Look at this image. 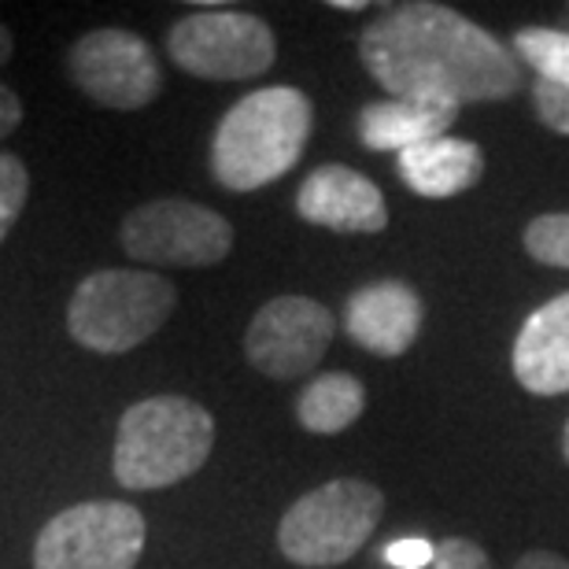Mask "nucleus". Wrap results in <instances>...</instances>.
Returning a JSON list of instances; mask_svg holds the SVG:
<instances>
[{"label": "nucleus", "instance_id": "f257e3e1", "mask_svg": "<svg viewBox=\"0 0 569 569\" xmlns=\"http://www.w3.org/2000/svg\"><path fill=\"white\" fill-rule=\"evenodd\" d=\"M359 60L396 100L488 104L526 86L521 60L462 11L415 0L385 8L359 33Z\"/></svg>", "mask_w": 569, "mask_h": 569}, {"label": "nucleus", "instance_id": "f03ea898", "mask_svg": "<svg viewBox=\"0 0 569 569\" xmlns=\"http://www.w3.org/2000/svg\"><path fill=\"white\" fill-rule=\"evenodd\" d=\"M311 100L292 86H267L226 111L211 141V174L230 192H256L300 163L311 138Z\"/></svg>", "mask_w": 569, "mask_h": 569}, {"label": "nucleus", "instance_id": "7ed1b4c3", "mask_svg": "<svg viewBox=\"0 0 569 569\" xmlns=\"http://www.w3.org/2000/svg\"><path fill=\"white\" fill-rule=\"evenodd\" d=\"M214 448V418L186 396H152L119 422L116 477L133 492H156L186 481Z\"/></svg>", "mask_w": 569, "mask_h": 569}, {"label": "nucleus", "instance_id": "20e7f679", "mask_svg": "<svg viewBox=\"0 0 569 569\" xmlns=\"http://www.w3.org/2000/svg\"><path fill=\"white\" fill-rule=\"evenodd\" d=\"M385 518V492L359 477L326 481L284 510L278 548L303 569H333L356 559Z\"/></svg>", "mask_w": 569, "mask_h": 569}, {"label": "nucleus", "instance_id": "39448f33", "mask_svg": "<svg viewBox=\"0 0 569 569\" xmlns=\"http://www.w3.org/2000/svg\"><path fill=\"white\" fill-rule=\"evenodd\" d=\"M178 303L174 284L148 270H97L71 296L67 329L82 348L119 356L144 345Z\"/></svg>", "mask_w": 569, "mask_h": 569}, {"label": "nucleus", "instance_id": "423d86ee", "mask_svg": "<svg viewBox=\"0 0 569 569\" xmlns=\"http://www.w3.org/2000/svg\"><path fill=\"white\" fill-rule=\"evenodd\" d=\"M167 52L181 71L208 82H248L278 60L267 19L237 8H197L167 33Z\"/></svg>", "mask_w": 569, "mask_h": 569}, {"label": "nucleus", "instance_id": "0eeeda50", "mask_svg": "<svg viewBox=\"0 0 569 569\" xmlns=\"http://www.w3.org/2000/svg\"><path fill=\"white\" fill-rule=\"evenodd\" d=\"M144 515L116 499L60 510L33 543V569H133L144 551Z\"/></svg>", "mask_w": 569, "mask_h": 569}, {"label": "nucleus", "instance_id": "6e6552de", "mask_svg": "<svg viewBox=\"0 0 569 569\" xmlns=\"http://www.w3.org/2000/svg\"><path fill=\"white\" fill-rule=\"evenodd\" d=\"M119 241L138 263L214 267L230 256L233 226L192 200H152L122 219Z\"/></svg>", "mask_w": 569, "mask_h": 569}, {"label": "nucleus", "instance_id": "1a4fd4ad", "mask_svg": "<svg viewBox=\"0 0 569 569\" xmlns=\"http://www.w3.org/2000/svg\"><path fill=\"white\" fill-rule=\"evenodd\" d=\"M74 86L89 100L116 111H138L152 104L163 89V71L152 52V44L130 30H89L74 41L67 56Z\"/></svg>", "mask_w": 569, "mask_h": 569}, {"label": "nucleus", "instance_id": "9d476101", "mask_svg": "<svg viewBox=\"0 0 569 569\" xmlns=\"http://www.w3.org/2000/svg\"><path fill=\"white\" fill-rule=\"evenodd\" d=\"M333 340V315L311 296H278L263 303L244 333L248 362L274 381L303 378Z\"/></svg>", "mask_w": 569, "mask_h": 569}, {"label": "nucleus", "instance_id": "9b49d317", "mask_svg": "<svg viewBox=\"0 0 569 569\" xmlns=\"http://www.w3.org/2000/svg\"><path fill=\"white\" fill-rule=\"evenodd\" d=\"M296 211L303 222L337 233H381L389 226L381 189L367 174L340 163H326L303 178L296 192Z\"/></svg>", "mask_w": 569, "mask_h": 569}, {"label": "nucleus", "instance_id": "f8f14e48", "mask_svg": "<svg viewBox=\"0 0 569 569\" xmlns=\"http://www.w3.org/2000/svg\"><path fill=\"white\" fill-rule=\"evenodd\" d=\"M422 296L407 281H373L348 296L345 329L370 356L396 359L422 333Z\"/></svg>", "mask_w": 569, "mask_h": 569}, {"label": "nucleus", "instance_id": "ddd939ff", "mask_svg": "<svg viewBox=\"0 0 569 569\" xmlns=\"http://www.w3.org/2000/svg\"><path fill=\"white\" fill-rule=\"evenodd\" d=\"M515 378L532 396L569 392V292L537 307L518 329Z\"/></svg>", "mask_w": 569, "mask_h": 569}, {"label": "nucleus", "instance_id": "4468645a", "mask_svg": "<svg viewBox=\"0 0 569 569\" xmlns=\"http://www.w3.org/2000/svg\"><path fill=\"white\" fill-rule=\"evenodd\" d=\"M459 119V104L448 100H378L359 111V141L370 152H407L415 144L448 138Z\"/></svg>", "mask_w": 569, "mask_h": 569}, {"label": "nucleus", "instance_id": "2eb2a0df", "mask_svg": "<svg viewBox=\"0 0 569 569\" xmlns=\"http://www.w3.org/2000/svg\"><path fill=\"white\" fill-rule=\"evenodd\" d=\"M485 174V152L473 141L462 138H437L400 152V178L403 186L429 200H448L473 189Z\"/></svg>", "mask_w": 569, "mask_h": 569}, {"label": "nucleus", "instance_id": "dca6fc26", "mask_svg": "<svg viewBox=\"0 0 569 569\" xmlns=\"http://www.w3.org/2000/svg\"><path fill=\"white\" fill-rule=\"evenodd\" d=\"M362 411H367V389L351 373H322L315 378L296 400V418L307 432L318 437H333L356 426Z\"/></svg>", "mask_w": 569, "mask_h": 569}, {"label": "nucleus", "instance_id": "f3484780", "mask_svg": "<svg viewBox=\"0 0 569 569\" xmlns=\"http://www.w3.org/2000/svg\"><path fill=\"white\" fill-rule=\"evenodd\" d=\"M518 60H526L543 82L569 89V33L551 27H526L510 41Z\"/></svg>", "mask_w": 569, "mask_h": 569}, {"label": "nucleus", "instance_id": "a211bd4d", "mask_svg": "<svg viewBox=\"0 0 569 569\" xmlns=\"http://www.w3.org/2000/svg\"><path fill=\"white\" fill-rule=\"evenodd\" d=\"M521 241L537 263L569 270V214H540L526 226Z\"/></svg>", "mask_w": 569, "mask_h": 569}, {"label": "nucleus", "instance_id": "6ab92c4d", "mask_svg": "<svg viewBox=\"0 0 569 569\" xmlns=\"http://www.w3.org/2000/svg\"><path fill=\"white\" fill-rule=\"evenodd\" d=\"M27 197H30V174L22 167V159L0 152V241L11 233Z\"/></svg>", "mask_w": 569, "mask_h": 569}, {"label": "nucleus", "instance_id": "aec40b11", "mask_svg": "<svg viewBox=\"0 0 569 569\" xmlns=\"http://www.w3.org/2000/svg\"><path fill=\"white\" fill-rule=\"evenodd\" d=\"M532 104H537V116L543 127L569 138V89L566 86L537 78V86H532Z\"/></svg>", "mask_w": 569, "mask_h": 569}, {"label": "nucleus", "instance_id": "412c9836", "mask_svg": "<svg viewBox=\"0 0 569 569\" xmlns=\"http://www.w3.org/2000/svg\"><path fill=\"white\" fill-rule=\"evenodd\" d=\"M432 569H492V562H488L481 543H473L466 537H448L443 543H437Z\"/></svg>", "mask_w": 569, "mask_h": 569}, {"label": "nucleus", "instance_id": "4be33fe9", "mask_svg": "<svg viewBox=\"0 0 569 569\" xmlns=\"http://www.w3.org/2000/svg\"><path fill=\"white\" fill-rule=\"evenodd\" d=\"M385 559H389L392 566H400V569H422V566H432L437 548L422 537H407V540L389 543V548H385Z\"/></svg>", "mask_w": 569, "mask_h": 569}, {"label": "nucleus", "instance_id": "5701e85b", "mask_svg": "<svg viewBox=\"0 0 569 569\" xmlns=\"http://www.w3.org/2000/svg\"><path fill=\"white\" fill-rule=\"evenodd\" d=\"M22 122V100L11 93V89L0 82V138H8Z\"/></svg>", "mask_w": 569, "mask_h": 569}, {"label": "nucleus", "instance_id": "b1692460", "mask_svg": "<svg viewBox=\"0 0 569 569\" xmlns=\"http://www.w3.org/2000/svg\"><path fill=\"white\" fill-rule=\"evenodd\" d=\"M515 569H569V559H562V555H555V551H529V555H521Z\"/></svg>", "mask_w": 569, "mask_h": 569}, {"label": "nucleus", "instance_id": "393cba45", "mask_svg": "<svg viewBox=\"0 0 569 569\" xmlns=\"http://www.w3.org/2000/svg\"><path fill=\"white\" fill-rule=\"evenodd\" d=\"M8 60H11V33H8V27H0V67Z\"/></svg>", "mask_w": 569, "mask_h": 569}, {"label": "nucleus", "instance_id": "a878e982", "mask_svg": "<svg viewBox=\"0 0 569 569\" xmlns=\"http://www.w3.org/2000/svg\"><path fill=\"white\" fill-rule=\"evenodd\" d=\"M333 8H340V11H362V0H333Z\"/></svg>", "mask_w": 569, "mask_h": 569}, {"label": "nucleus", "instance_id": "bb28decb", "mask_svg": "<svg viewBox=\"0 0 569 569\" xmlns=\"http://www.w3.org/2000/svg\"><path fill=\"white\" fill-rule=\"evenodd\" d=\"M562 455H566V462H569V422L562 429Z\"/></svg>", "mask_w": 569, "mask_h": 569}, {"label": "nucleus", "instance_id": "cd10ccee", "mask_svg": "<svg viewBox=\"0 0 569 569\" xmlns=\"http://www.w3.org/2000/svg\"><path fill=\"white\" fill-rule=\"evenodd\" d=\"M562 30L569 33V8H566V16H562Z\"/></svg>", "mask_w": 569, "mask_h": 569}]
</instances>
